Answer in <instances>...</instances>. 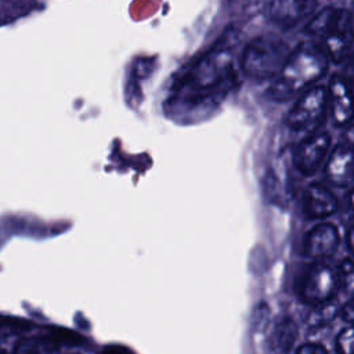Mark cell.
<instances>
[{
  "instance_id": "5bb4252c",
  "label": "cell",
  "mask_w": 354,
  "mask_h": 354,
  "mask_svg": "<svg viewBox=\"0 0 354 354\" xmlns=\"http://www.w3.org/2000/svg\"><path fill=\"white\" fill-rule=\"evenodd\" d=\"M296 354H328V350L319 343H304L296 350Z\"/></svg>"
},
{
  "instance_id": "6da1fadb",
  "label": "cell",
  "mask_w": 354,
  "mask_h": 354,
  "mask_svg": "<svg viewBox=\"0 0 354 354\" xmlns=\"http://www.w3.org/2000/svg\"><path fill=\"white\" fill-rule=\"evenodd\" d=\"M308 33V32H307ZM318 41L307 40L292 50L281 72L274 77L267 95L274 101H286L324 77L332 59L322 32L311 33Z\"/></svg>"
},
{
  "instance_id": "9a60e30c",
  "label": "cell",
  "mask_w": 354,
  "mask_h": 354,
  "mask_svg": "<svg viewBox=\"0 0 354 354\" xmlns=\"http://www.w3.org/2000/svg\"><path fill=\"white\" fill-rule=\"evenodd\" d=\"M340 318L347 322L348 325H354V297L348 301H346L342 307H340Z\"/></svg>"
},
{
  "instance_id": "4fadbf2b",
  "label": "cell",
  "mask_w": 354,
  "mask_h": 354,
  "mask_svg": "<svg viewBox=\"0 0 354 354\" xmlns=\"http://www.w3.org/2000/svg\"><path fill=\"white\" fill-rule=\"evenodd\" d=\"M337 354H354V325L342 329L335 340Z\"/></svg>"
},
{
  "instance_id": "e0dca14e",
  "label": "cell",
  "mask_w": 354,
  "mask_h": 354,
  "mask_svg": "<svg viewBox=\"0 0 354 354\" xmlns=\"http://www.w3.org/2000/svg\"><path fill=\"white\" fill-rule=\"evenodd\" d=\"M102 354H127V353L120 347H108Z\"/></svg>"
},
{
  "instance_id": "9c48e42d",
  "label": "cell",
  "mask_w": 354,
  "mask_h": 354,
  "mask_svg": "<svg viewBox=\"0 0 354 354\" xmlns=\"http://www.w3.org/2000/svg\"><path fill=\"white\" fill-rule=\"evenodd\" d=\"M340 245V232L333 223L322 221L315 224L303 238V252L306 256L322 261L332 257Z\"/></svg>"
},
{
  "instance_id": "3957f363",
  "label": "cell",
  "mask_w": 354,
  "mask_h": 354,
  "mask_svg": "<svg viewBox=\"0 0 354 354\" xmlns=\"http://www.w3.org/2000/svg\"><path fill=\"white\" fill-rule=\"evenodd\" d=\"M290 53L289 44L282 37L272 33L260 35L246 44L242 54V69L254 80L275 77Z\"/></svg>"
},
{
  "instance_id": "7c38bea8",
  "label": "cell",
  "mask_w": 354,
  "mask_h": 354,
  "mask_svg": "<svg viewBox=\"0 0 354 354\" xmlns=\"http://www.w3.org/2000/svg\"><path fill=\"white\" fill-rule=\"evenodd\" d=\"M339 278H340V286L347 295L354 296V259L346 257L340 261L339 268Z\"/></svg>"
},
{
  "instance_id": "30bf717a",
  "label": "cell",
  "mask_w": 354,
  "mask_h": 354,
  "mask_svg": "<svg viewBox=\"0 0 354 354\" xmlns=\"http://www.w3.org/2000/svg\"><path fill=\"white\" fill-rule=\"evenodd\" d=\"M297 336L299 328L296 321L288 315L281 317L275 322L268 336V347L275 354H288L292 350Z\"/></svg>"
},
{
  "instance_id": "277c9868",
  "label": "cell",
  "mask_w": 354,
  "mask_h": 354,
  "mask_svg": "<svg viewBox=\"0 0 354 354\" xmlns=\"http://www.w3.org/2000/svg\"><path fill=\"white\" fill-rule=\"evenodd\" d=\"M330 82L328 86L311 84L289 109L285 118L286 126L293 131H313L322 126L330 115Z\"/></svg>"
},
{
  "instance_id": "2e32d148",
  "label": "cell",
  "mask_w": 354,
  "mask_h": 354,
  "mask_svg": "<svg viewBox=\"0 0 354 354\" xmlns=\"http://www.w3.org/2000/svg\"><path fill=\"white\" fill-rule=\"evenodd\" d=\"M344 238H346V245L347 249L351 254V257L354 259V217L348 221V224L346 225V232H344Z\"/></svg>"
},
{
  "instance_id": "8fae6325",
  "label": "cell",
  "mask_w": 354,
  "mask_h": 354,
  "mask_svg": "<svg viewBox=\"0 0 354 354\" xmlns=\"http://www.w3.org/2000/svg\"><path fill=\"white\" fill-rule=\"evenodd\" d=\"M337 314H340V306L335 300H330L314 306V308L308 313L306 322L311 329L324 328L329 325L337 317Z\"/></svg>"
},
{
  "instance_id": "5b68a950",
  "label": "cell",
  "mask_w": 354,
  "mask_h": 354,
  "mask_svg": "<svg viewBox=\"0 0 354 354\" xmlns=\"http://www.w3.org/2000/svg\"><path fill=\"white\" fill-rule=\"evenodd\" d=\"M339 288L340 278L337 270L324 261L310 264L303 271L297 282V292L300 297L311 306L333 300Z\"/></svg>"
},
{
  "instance_id": "ba28073f",
  "label": "cell",
  "mask_w": 354,
  "mask_h": 354,
  "mask_svg": "<svg viewBox=\"0 0 354 354\" xmlns=\"http://www.w3.org/2000/svg\"><path fill=\"white\" fill-rule=\"evenodd\" d=\"M333 189L337 188L325 180L324 183H311L304 187L300 195V209L303 216L310 220H322L337 213L339 199Z\"/></svg>"
},
{
  "instance_id": "52a82bcc",
  "label": "cell",
  "mask_w": 354,
  "mask_h": 354,
  "mask_svg": "<svg viewBox=\"0 0 354 354\" xmlns=\"http://www.w3.org/2000/svg\"><path fill=\"white\" fill-rule=\"evenodd\" d=\"M318 0H264L266 17L281 29H293L317 11Z\"/></svg>"
},
{
  "instance_id": "7a4b0ae2",
  "label": "cell",
  "mask_w": 354,
  "mask_h": 354,
  "mask_svg": "<svg viewBox=\"0 0 354 354\" xmlns=\"http://www.w3.org/2000/svg\"><path fill=\"white\" fill-rule=\"evenodd\" d=\"M231 48L223 39L192 66L183 79L181 88L205 98L221 93L223 86L231 80Z\"/></svg>"
},
{
  "instance_id": "8992f818",
  "label": "cell",
  "mask_w": 354,
  "mask_h": 354,
  "mask_svg": "<svg viewBox=\"0 0 354 354\" xmlns=\"http://www.w3.org/2000/svg\"><path fill=\"white\" fill-rule=\"evenodd\" d=\"M319 127L308 131L292 151L293 167L303 177H311L322 170L335 145L332 134L326 130H319Z\"/></svg>"
}]
</instances>
